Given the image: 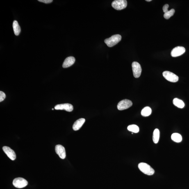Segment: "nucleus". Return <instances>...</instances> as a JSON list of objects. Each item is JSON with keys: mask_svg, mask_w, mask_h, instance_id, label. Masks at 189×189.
Instances as JSON below:
<instances>
[{"mask_svg": "<svg viewBox=\"0 0 189 189\" xmlns=\"http://www.w3.org/2000/svg\"><path fill=\"white\" fill-rule=\"evenodd\" d=\"M122 39V37L119 35H113L110 38L105 39L104 42L109 47H112L116 45Z\"/></svg>", "mask_w": 189, "mask_h": 189, "instance_id": "obj_1", "label": "nucleus"}, {"mask_svg": "<svg viewBox=\"0 0 189 189\" xmlns=\"http://www.w3.org/2000/svg\"><path fill=\"white\" fill-rule=\"evenodd\" d=\"M138 167L142 172L147 175H152L154 174V169L147 163H141L139 164Z\"/></svg>", "mask_w": 189, "mask_h": 189, "instance_id": "obj_2", "label": "nucleus"}, {"mask_svg": "<svg viewBox=\"0 0 189 189\" xmlns=\"http://www.w3.org/2000/svg\"><path fill=\"white\" fill-rule=\"evenodd\" d=\"M111 5L116 10H122L127 6V2L126 0H116L112 2Z\"/></svg>", "mask_w": 189, "mask_h": 189, "instance_id": "obj_3", "label": "nucleus"}, {"mask_svg": "<svg viewBox=\"0 0 189 189\" xmlns=\"http://www.w3.org/2000/svg\"><path fill=\"white\" fill-rule=\"evenodd\" d=\"M13 184L14 186L17 188H23L27 186L28 182L24 178H17L14 179Z\"/></svg>", "mask_w": 189, "mask_h": 189, "instance_id": "obj_4", "label": "nucleus"}, {"mask_svg": "<svg viewBox=\"0 0 189 189\" xmlns=\"http://www.w3.org/2000/svg\"><path fill=\"white\" fill-rule=\"evenodd\" d=\"M163 75L166 79L172 83H176L179 80V77L178 76L169 71H164Z\"/></svg>", "mask_w": 189, "mask_h": 189, "instance_id": "obj_5", "label": "nucleus"}, {"mask_svg": "<svg viewBox=\"0 0 189 189\" xmlns=\"http://www.w3.org/2000/svg\"><path fill=\"white\" fill-rule=\"evenodd\" d=\"M133 105V103L130 100L125 99L119 102L117 105L118 109L119 110H123L130 107Z\"/></svg>", "mask_w": 189, "mask_h": 189, "instance_id": "obj_6", "label": "nucleus"}, {"mask_svg": "<svg viewBox=\"0 0 189 189\" xmlns=\"http://www.w3.org/2000/svg\"><path fill=\"white\" fill-rule=\"evenodd\" d=\"M132 67L134 76L136 78L140 77L142 71V67L140 64L137 62H133Z\"/></svg>", "mask_w": 189, "mask_h": 189, "instance_id": "obj_7", "label": "nucleus"}, {"mask_svg": "<svg viewBox=\"0 0 189 189\" xmlns=\"http://www.w3.org/2000/svg\"><path fill=\"white\" fill-rule=\"evenodd\" d=\"M185 51L184 47L178 46L172 49L171 52V56L173 57L179 56L184 54Z\"/></svg>", "mask_w": 189, "mask_h": 189, "instance_id": "obj_8", "label": "nucleus"}, {"mask_svg": "<svg viewBox=\"0 0 189 189\" xmlns=\"http://www.w3.org/2000/svg\"><path fill=\"white\" fill-rule=\"evenodd\" d=\"M57 110H65L68 112L72 111L73 110V105L69 103H65L56 105L54 107Z\"/></svg>", "mask_w": 189, "mask_h": 189, "instance_id": "obj_9", "label": "nucleus"}, {"mask_svg": "<svg viewBox=\"0 0 189 189\" xmlns=\"http://www.w3.org/2000/svg\"><path fill=\"white\" fill-rule=\"evenodd\" d=\"M55 150L57 154L62 159H65L66 157V152L65 147L61 145H57L55 147Z\"/></svg>", "mask_w": 189, "mask_h": 189, "instance_id": "obj_10", "label": "nucleus"}, {"mask_svg": "<svg viewBox=\"0 0 189 189\" xmlns=\"http://www.w3.org/2000/svg\"><path fill=\"white\" fill-rule=\"evenodd\" d=\"M3 150L4 152L8 156V157L12 160H14L16 159V153L13 150L10 148V147L6 146H4L3 147Z\"/></svg>", "mask_w": 189, "mask_h": 189, "instance_id": "obj_11", "label": "nucleus"}, {"mask_svg": "<svg viewBox=\"0 0 189 189\" xmlns=\"http://www.w3.org/2000/svg\"><path fill=\"white\" fill-rule=\"evenodd\" d=\"M75 61V59L73 56H69L66 58L63 62L62 67L67 68L73 65Z\"/></svg>", "mask_w": 189, "mask_h": 189, "instance_id": "obj_12", "label": "nucleus"}, {"mask_svg": "<svg viewBox=\"0 0 189 189\" xmlns=\"http://www.w3.org/2000/svg\"><path fill=\"white\" fill-rule=\"evenodd\" d=\"M85 122L84 118H80L75 121L73 126V129L74 131L79 130L83 125Z\"/></svg>", "mask_w": 189, "mask_h": 189, "instance_id": "obj_13", "label": "nucleus"}, {"mask_svg": "<svg viewBox=\"0 0 189 189\" xmlns=\"http://www.w3.org/2000/svg\"><path fill=\"white\" fill-rule=\"evenodd\" d=\"M13 28L15 35L18 36L20 33L21 28L17 21H14L13 23Z\"/></svg>", "mask_w": 189, "mask_h": 189, "instance_id": "obj_14", "label": "nucleus"}, {"mask_svg": "<svg viewBox=\"0 0 189 189\" xmlns=\"http://www.w3.org/2000/svg\"><path fill=\"white\" fill-rule=\"evenodd\" d=\"M173 104L174 106L180 108H183L185 106V104L183 101L178 98H175L173 100Z\"/></svg>", "mask_w": 189, "mask_h": 189, "instance_id": "obj_15", "label": "nucleus"}, {"mask_svg": "<svg viewBox=\"0 0 189 189\" xmlns=\"http://www.w3.org/2000/svg\"><path fill=\"white\" fill-rule=\"evenodd\" d=\"M160 131L158 129H155L153 133V140L155 144L157 143L159 140Z\"/></svg>", "mask_w": 189, "mask_h": 189, "instance_id": "obj_16", "label": "nucleus"}, {"mask_svg": "<svg viewBox=\"0 0 189 189\" xmlns=\"http://www.w3.org/2000/svg\"><path fill=\"white\" fill-rule=\"evenodd\" d=\"M171 139L174 142H180L182 140V137L178 133H174L171 135Z\"/></svg>", "mask_w": 189, "mask_h": 189, "instance_id": "obj_17", "label": "nucleus"}, {"mask_svg": "<svg viewBox=\"0 0 189 189\" xmlns=\"http://www.w3.org/2000/svg\"><path fill=\"white\" fill-rule=\"evenodd\" d=\"M152 113L151 108L149 106H146L141 111V115L144 117H147L150 115Z\"/></svg>", "mask_w": 189, "mask_h": 189, "instance_id": "obj_18", "label": "nucleus"}, {"mask_svg": "<svg viewBox=\"0 0 189 189\" xmlns=\"http://www.w3.org/2000/svg\"><path fill=\"white\" fill-rule=\"evenodd\" d=\"M127 128L128 130L129 131L135 133H138L140 131L138 126L135 125L133 124L130 125L128 126Z\"/></svg>", "mask_w": 189, "mask_h": 189, "instance_id": "obj_19", "label": "nucleus"}, {"mask_svg": "<svg viewBox=\"0 0 189 189\" xmlns=\"http://www.w3.org/2000/svg\"><path fill=\"white\" fill-rule=\"evenodd\" d=\"M175 13V10L174 9H172L170 11L166 13H165L164 14V18L166 19H168L170 18L173 15H174V14Z\"/></svg>", "mask_w": 189, "mask_h": 189, "instance_id": "obj_20", "label": "nucleus"}, {"mask_svg": "<svg viewBox=\"0 0 189 189\" xmlns=\"http://www.w3.org/2000/svg\"><path fill=\"white\" fill-rule=\"evenodd\" d=\"M6 98V94L2 91H0V102H1L2 101L4 100Z\"/></svg>", "mask_w": 189, "mask_h": 189, "instance_id": "obj_21", "label": "nucleus"}, {"mask_svg": "<svg viewBox=\"0 0 189 189\" xmlns=\"http://www.w3.org/2000/svg\"><path fill=\"white\" fill-rule=\"evenodd\" d=\"M169 7V5L168 4H165L163 7V12H164L165 13H166V12L169 11L168 8Z\"/></svg>", "mask_w": 189, "mask_h": 189, "instance_id": "obj_22", "label": "nucleus"}, {"mask_svg": "<svg viewBox=\"0 0 189 189\" xmlns=\"http://www.w3.org/2000/svg\"><path fill=\"white\" fill-rule=\"evenodd\" d=\"M38 1L45 4L51 3L53 1L52 0H38Z\"/></svg>", "mask_w": 189, "mask_h": 189, "instance_id": "obj_23", "label": "nucleus"}, {"mask_svg": "<svg viewBox=\"0 0 189 189\" xmlns=\"http://www.w3.org/2000/svg\"><path fill=\"white\" fill-rule=\"evenodd\" d=\"M146 1H149V2H150V1H152V0H146Z\"/></svg>", "mask_w": 189, "mask_h": 189, "instance_id": "obj_24", "label": "nucleus"}, {"mask_svg": "<svg viewBox=\"0 0 189 189\" xmlns=\"http://www.w3.org/2000/svg\"><path fill=\"white\" fill-rule=\"evenodd\" d=\"M52 109V110H54V109Z\"/></svg>", "mask_w": 189, "mask_h": 189, "instance_id": "obj_25", "label": "nucleus"}]
</instances>
